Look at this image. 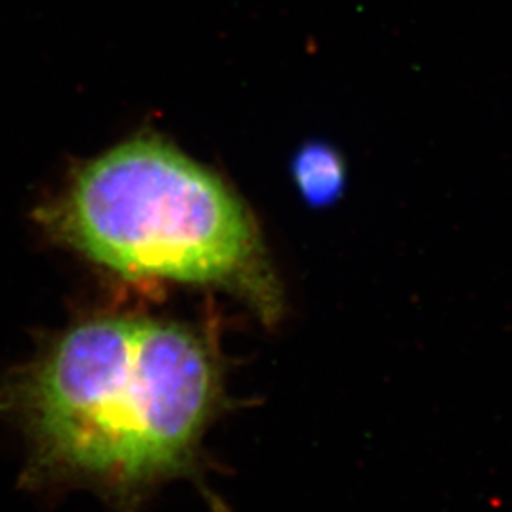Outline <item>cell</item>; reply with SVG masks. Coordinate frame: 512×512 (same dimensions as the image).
Instances as JSON below:
<instances>
[{
	"label": "cell",
	"mask_w": 512,
	"mask_h": 512,
	"mask_svg": "<svg viewBox=\"0 0 512 512\" xmlns=\"http://www.w3.org/2000/svg\"><path fill=\"white\" fill-rule=\"evenodd\" d=\"M228 404L205 336L142 316L79 321L0 375V423L27 446L20 483L92 489L124 511L197 473Z\"/></svg>",
	"instance_id": "6da1fadb"
},
{
	"label": "cell",
	"mask_w": 512,
	"mask_h": 512,
	"mask_svg": "<svg viewBox=\"0 0 512 512\" xmlns=\"http://www.w3.org/2000/svg\"><path fill=\"white\" fill-rule=\"evenodd\" d=\"M37 218L120 275L228 286L266 320L278 313L252 217L220 178L157 138L95 158Z\"/></svg>",
	"instance_id": "7a4b0ae2"
},
{
	"label": "cell",
	"mask_w": 512,
	"mask_h": 512,
	"mask_svg": "<svg viewBox=\"0 0 512 512\" xmlns=\"http://www.w3.org/2000/svg\"><path fill=\"white\" fill-rule=\"evenodd\" d=\"M295 180L306 202L316 207L331 205L345 190V163L330 145L310 143L296 155Z\"/></svg>",
	"instance_id": "3957f363"
}]
</instances>
